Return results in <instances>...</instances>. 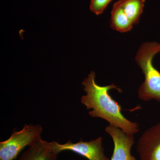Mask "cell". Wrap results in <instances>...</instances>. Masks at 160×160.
I'll return each instance as SVG.
<instances>
[{"label":"cell","instance_id":"30bf717a","mask_svg":"<svg viewBox=\"0 0 160 160\" xmlns=\"http://www.w3.org/2000/svg\"><path fill=\"white\" fill-rule=\"evenodd\" d=\"M112 0H91L90 9L97 15L102 14Z\"/></svg>","mask_w":160,"mask_h":160},{"label":"cell","instance_id":"8992f818","mask_svg":"<svg viewBox=\"0 0 160 160\" xmlns=\"http://www.w3.org/2000/svg\"><path fill=\"white\" fill-rule=\"evenodd\" d=\"M105 130L111 137L114 144L110 160H138L131 153L135 143L134 135L128 134L110 125L106 126Z\"/></svg>","mask_w":160,"mask_h":160},{"label":"cell","instance_id":"9c48e42d","mask_svg":"<svg viewBox=\"0 0 160 160\" xmlns=\"http://www.w3.org/2000/svg\"><path fill=\"white\" fill-rule=\"evenodd\" d=\"M133 26L118 2L115 3L112 10L110 18L112 29L119 32H127L132 29Z\"/></svg>","mask_w":160,"mask_h":160},{"label":"cell","instance_id":"ba28073f","mask_svg":"<svg viewBox=\"0 0 160 160\" xmlns=\"http://www.w3.org/2000/svg\"><path fill=\"white\" fill-rule=\"evenodd\" d=\"M118 2L132 25L138 24L143 12L145 0H120Z\"/></svg>","mask_w":160,"mask_h":160},{"label":"cell","instance_id":"7a4b0ae2","mask_svg":"<svg viewBox=\"0 0 160 160\" xmlns=\"http://www.w3.org/2000/svg\"><path fill=\"white\" fill-rule=\"evenodd\" d=\"M160 52V43H143L136 56L135 60L145 76L144 82L138 90V97L144 102L155 100L160 102V72L152 64L155 55Z\"/></svg>","mask_w":160,"mask_h":160},{"label":"cell","instance_id":"6da1fadb","mask_svg":"<svg viewBox=\"0 0 160 160\" xmlns=\"http://www.w3.org/2000/svg\"><path fill=\"white\" fill-rule=\"evenodd\" d=\"M95 72H90L82 84L86 95L81 99L82 104L87 109H91L89 114L92 117L106 120L109 125L118 127L128 134L134 135L139 131V125L126 118L122 112V106L111 97L109 90L116 89L121 92V89L115 84L100 86L95 82Z\"/></svg>","mask_w":160,"mask_h":160},{"label":"cell","instance_id":"277c9868","mask_svg":"<svg viewBox=\"0 0 160 160\" xmlns=\"http://www.w3.org/2000/svg\"><path fill=\"white\" fill-rule=\"evenodd\" d=\"M49 144L52 150L57 154L63 151H71L88 160H110L104 153L102 137L90 141L81 139L78 142L73 143L69 141L63 144L53 141Z\"/></svg>","mask_w":160,"mask_h":160},{"label":"cell","instance_id":"3957f363","mask_svg":"<svg viewBox=\"0 0 160 160\" xmlns=\"http://www.w3.org/2000/svg\"><path fill=\"white\" fill-rule=\"evenodd\" d=\"M43 128L40 125H25L19 131H13L11 136L0 142V160H13L26 146L41 138Z\"/></svg>","mask_w":160,"mask_h":160},{"label":"cell","instance_id":"5b68a950","mask_svg":"<svg viewBox=\"0 0 160 160\" xmlns=\"http://www.w3.org/2000/svg\"><path fill=\"white\" fill-rule=\"evenodd\" d=\"M136 150L140 160H160V122L144 132Z\"/></svg>","mask_w":160,"mask_h":160},{"label":"cell","instance_id":"52a82bcc","mask_svg":"<svg viewBox=\"0 0 160 160\" xmlns=\"http://www.w3.org/2000/svg\"><path fill=\"white\" fill-rule=\"evenodd\" d=\"M57 155L52 150L49 142L40 138L29 146L18 160H57Z\"/></svg>","mask_w":160,"mask_h":160}]
</instances>
